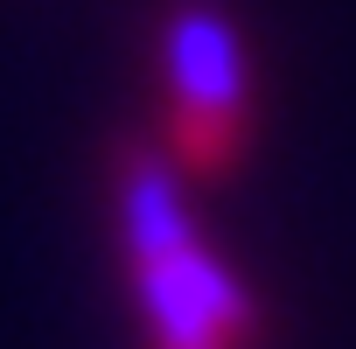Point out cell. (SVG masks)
I'll return each instance as SVG.
<instances>
[{"instance_id":"6da1fadb","label":"cell","mask_w":356,"mask_h":349,"mask_svg":"<svg viewBox=\"0 0 356 349\" xmlns=\"http://www.w3.org/2000/svg\"><path fill=\"white\" fill-rule=\"evenodd\" d=\"M112 189H119L126 273H133L154 349H252L259 300L196 231L182 182H175V161L126 140L112 161Z\"/></svg>"},{"instance_id":"7a4b0ae2","label":"cell","mask_w":356,"mask_h":349,"mask_svg":"<svg viewBox=\"0 0 356 349\" xmlns=\"http://www.w3.org/2000/svg\"><path fill=\"white\" fill-rule=\"evenodd\" d=\"M168 63V161L210 182L252 140V63L210 0H175L161 22Z\"/></svg>"}]
</instances>
